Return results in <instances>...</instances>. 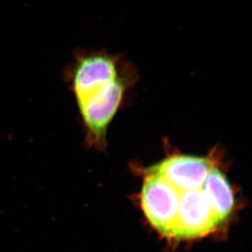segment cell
<instances>
[{"label": "cell", "mask_w": 252, "mask_h": 252, "mask_svg": "<svg viewBox=\"0 0 252 252\" xmlns=\"http://www.w3.org/2000/svg\"><path fill=\"white\" fill-rule=\"evenodd\" d=\"M202 189L220 224H224L235 206L233 189L225 175L219 168L213 167L207 175Z\"/></svg>", "instance_id": "cell-5"}, {"label": "cell", "mask_w": 252, "mask_h": 252, "mask_svg": "<svg viewBox=\"0 0 252 252\" xmlns=\"http://www.w3.org/2000/svg\"><path fill=\"white\" fill-rule=\"evenodd\" d=\"M214 162L209 158L173 155L162 160L147 171L158 174L179 191L202 189Z\"/></svg>", "instance_id": "cell-4"}, {"label": "cell", "mask_w": 252, "mask_h": 252, "mask_svg": "<svg viewBox=\"0 0 252 252\" xmlns=\"http://www.w3.org/2000/svg\"><path fill=\"white\" fill-rule=\"evenodd\" d=\"M220 226L202 189L180 191L178 212L171 238L181 240L201 238Z\"/></svg>", "instance_id": "cell-3"}, {"label": "cell", "mask_w": 252, "mask_h": 252, "mask_svg": "<svg viewBox=\"0 0 252 252\" xmlns=\"http://www.w3.org/2000/svg\"><path fill=\"white\" fill-rule=\"evenodd\" d=\"M180 191L158 174L147 171L140 202L145 217L154 228L171 238L178 212Z\"/></svg>", "instance_id": "cell-2"}, {"label": "cell", "mask_w": 252, "mask_h": 252, "mask_svg": "<svg viewBox=\"0 0 252 252\" xmlns=\"http://www.w3.org/2000/svg\"><path fill=\"white\" fill-rule=\"evenodd\" d=\"M136 65L121 53L84 51L69 70V84L92 137L105 143L110 123L140 80Z\"/></svg>", "instance_id": "cell-1"}]
</instances>
